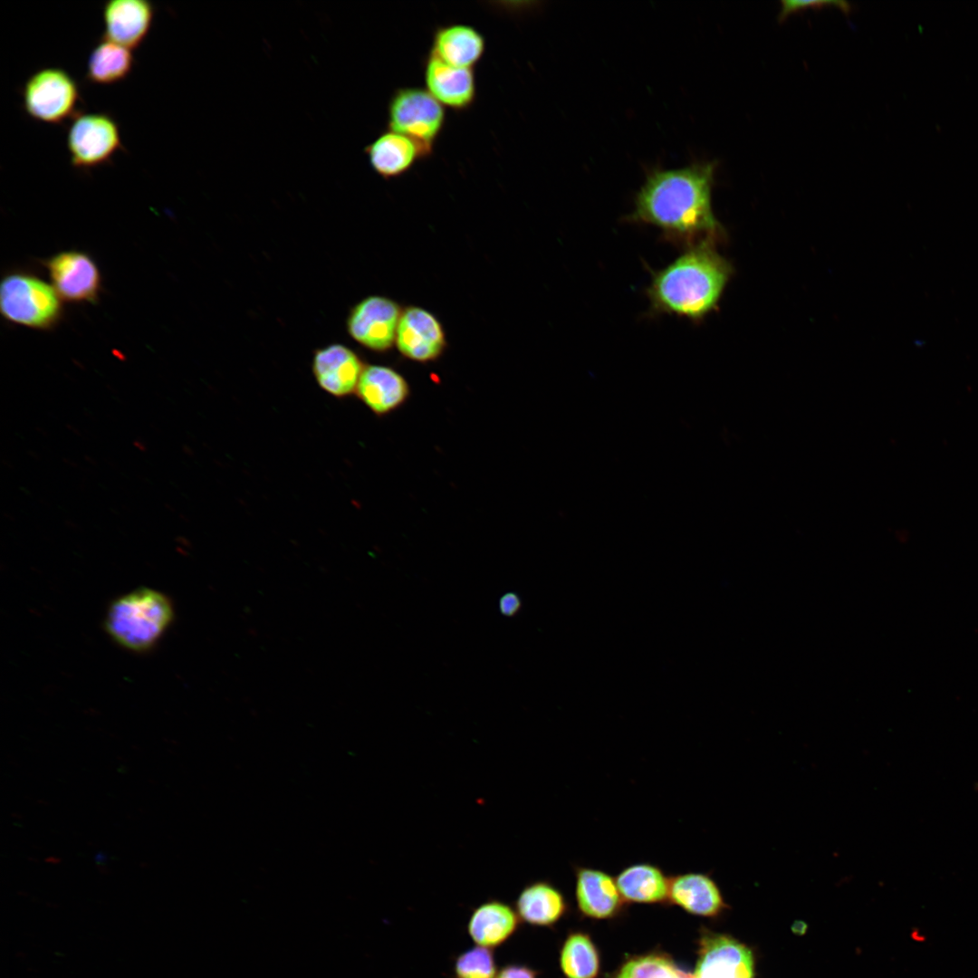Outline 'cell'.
<instances>
[{"label":"cell","mask_w":978,"mask_h":978,"mask_svg":"<svg viewBox=\"0 0 978 978\" xmlns=\"http://www.w3.org/2000/svg\"><path fill=\"white\" fill-rule=\"evenodd\" d=\"M714 168V162H701L651 171L627 220L655 226L666 239L687 246L711 240L721 233L711 201Z\"/></svg>","instance_id":"1"},{"label":"cell","mask_w":978,"mask_h":978,"mask_svg":"<svg viewBox=\"0 0 978 978\" xmlns=\"http://www.w3.org/2000/svg\"><path fill=\"white\" fill-rule=\"evenodd\" d=\"M514 908L522 921L535 926H551L567 909L562 893L547 880H536L519 893Z\"/></svg>","instance_id":"20"},{"label":"cell","mask_w":978,"mask_h":978,"mask_svg":"<svg viewBox=\"0 0 978 978\" xmlns=\"http://www.w3.org/2000/svg\"><path fill=\"white\" fill-rule=\"evenodd\" d=\"M402 309L394 300L371 295L354 305L347 318L349 335L375 352L389 350L396 341Z\"/></svg>","instance_id":"9"},{"label":"cell","mask_w":978,"mask_h":978,"mask_svg":"<svg viewBox=\"0 0 978 978\" xmlns=\"http://www.w3.org/2000/svg\"><path fill=\"white\" fill-rule=\"evenodd\" d=\"M365 364L349 347L333 343L315 350L312 371L321 389L343 398L355 394Z\"/></svg>","instance_id":"11"},{"label":"cell","mask_w":978,"mask_h":978,"mask_svg":"<svg viewBox=\"0 0 978 978\" xmlns=\"http://www.w3.org/2000/svg\"><path fill=\"white\" fill-rule=\"evenodd\" d=\"M355 394L376 416L388 415L409 398L410 387L396 369L383 365H366Z\"/></svg>","instance_id":"13"},{"label":"cell","mask_w":978,"mask_h":978,"mask_svg":"<svg viewBox=\"0 0 978 978\" xmlns=\"http://www.w3.org/2000/svg\"><path fill=\"white\" fill-rule=\"evenodd\" d=\"M615 978H692V975L679 970L665 956L649 954L626 963Z\"/></svg>","instance_id":"26"},{"label":"cell","mask_w":978,"mask_h":978,"mask_svg":"<svg viewBox=\"0 0 978 978\" xmlns=\"http://www.w3.org/2000/svg\"><path fill=\"white\" fill-rule=\"evenodd\" d=\"M495 978H538V973L528 965L509 963L498 970Z\"/></svg>","instance_id":"27"},{"label":"cell","mask_w":978,"mask_h":978,"mask_svg":"<svg viewBox=\"0 0 978 978\" xmlns=\"http://www.w3.org/2000/svg\"><path fill=\"white\" fill-rule=\"evenodd\" d=\"M623 898L637 903H664L669 900L670 877L653 863L639 862L622 868L616 877Z\"/></svg>","instance_id":"21"},{"label":"cell","mask_w":978,"mask_h":978,"mask_svg":"<svg viewBox=\"0 0 978 978\" xmlns=\"http://www.w3.org/2000/svg\"><path fill=\"white\" fill-rule=\"evenodd\" d=\"M133 62L129 49L101 38L90 53L87 78L100 84L115 83L129 74Z\"/></svg>","instance_id":"23"},{"label":"cell","mask_w":978,"mask_h":978,"mask_svg":"<svg viewBox=\"0 0 978 978\" xmlns=\"http://www.w3.org/2000/svg\"><path fill=\"white\" fill-rule=\"evenodd\" d=\"M0 312L13 324L50 331L62 321L63 305L53 285L28 271L13 270L0 282Z\"/></svg>","instance_id":"4"},{"label":"cell","mask_w":978,"mask_h":978,"mask_svg":"<svg viewBox=\"0 0 978 978\" xmlns=\"http://www.w3.org/2000/svg\"><path fill=\"white\" fill-rule=\"evenodd\" d=\"M751 951L734 939L719 935L703 937L692 978H753Z\"/></svg>","instance_id":"12"},{"label":"cell","mask_w":978,"mask_h":978,"mask_svg":"<svg viewBox=\"0 0 978 978\" xmlns=\"http://www.w3.org/2000/svg\"><path fill=\"white\" fill-rule=\"evenodd\" d=\"M154 15L146 0H112L103 6L102 38L129 50L139 47L147 36Z\"/></svg>","instance_id":"15"},{"label":"cell","mask_w":978,"mask_h":978,"mask_svg":"<svg viewBox=\"0 0 978 978\" xmlns=\"http://www.w3.org/2000/svg\"><path fill=\"white\" fill-rule=\"evenodd\" d=\"M521 606V599L514 592L503 594L499 600L500 612L506 617L516 615L520 610Z\"/></svg>","instance_id":"28"},{"label":"cell","mask_w":978,"mask_h":978,"mask_svg":"<svg viewBox=\"0 0 978 978\" xmlns=\"http://www.w3.org/2000/svg\"><path fill=\"white\" fill-rule=\"evenodd\" d=\"M520 917L511 905L490 899L476 906L467 922V933L479 946L497 948L510 940L520 926Z\"/></svg>","instance_id":"17"},{"label":"cell","mask_w":978,"mask_h":978,"mask_svg":"<svg viewBox=\"0 0 978 978\" xmlns=\"http://www.w3.org/2000/svg\"><path fill=\"white\" fill-rule=\"evenodd\" d=\"M67 146L74 168L100 166L121 148L118 124L106 114H80L69 129Z\"/></svg>","instance_id":"8"},{"label":"cell","mask_w":978,"mask_h":978,"mask_svg":"<svg viewBox=\"0 0 978 978\" xmlns=\"http://www.w3.org/2000/svg\"><path fill=\"white\" fill-rule=\"evenodd\" d=\"M24 107L34 120L58 124L72 115L79 100L75 81L60 68L42 69L26 81Z\"/></svg>","instance_id":"6"},{"label":"cell","mask_w":978,"mask_h":978,"mask_svg":"<svg viewBox=\"0 0 978 978\" xmlns=\"http://www.w3.org/2000/svg\"><path fill=\"white\" fill-rule=\"evenodd\" d=\"M395 344L406 359L428 363L438 360L446 348L443 325L430 312L417 306L402 311Z\"/></svg>","instance_id":"10"},{"label":"cell","mask_w":978,"mask_h":978,"mask_svg":"<svg viewBox=\"0 0 978 978\" xmlns=\"http://www.w3.org/2000/svg\"><path fill=\"white\" fill-rule=\"evenodd\" d=\"M650 273L646 289L650 312L696 322L716 308L732 266L711 240H705L687 246L666 267Z\"/></svg>","instance_id":"2"},{"label":"cell","mask_w":978,"mask_h":978,"mask_svg":"<svg viewBox=\"0 0 978 978\" xmlns=\"http://www.w3.org/2000/svg\"><path fill=\"white\" fill-rule=\"evenodd\" d=\"M388 127L390 131L411 139L422 157L433 151L445 121V110L427 90L398 89L388 103Z\"/></svg>","instance_id":"5"},{"label":"cell","mask_w":978,"mask_h":978,"mask_svg":"<svg viewBox=\"0 0 978 978\" xmlns=\"http://www.w3.org/2000/svg\"><path fill=\"white\" fill-rule=\"evenodd\" d=\"M41 264L62 300L98 302L102 285L101 273L89 253L79 249L63 250L42 260Z\"/></svg>","instance_id":"7"},{"label":"cell","mask_w":978,"mask_h":978,"mask_svg":"<svg viewBox=\"0 0 978 978\" xmlns=\"http://www.w3.org/2000/svg\"><path fill=\"white\" fill-rule=\"evenodd\" d=\"M430 52L451 66L472 68L484 52V39L470 25L441 26L434 34Z\"/></svg>","instance_id":"19"},{"label":"cell","mask_w":978,"mask_h":978,"mask_svg":"<svg viewBox=\"0 0 978 978\" xmlns=\"http://www.w3.org/2000/svg\"><path fill=\"white\" fill-rule=\"evenodd\" d=\"M560 963L567 978H595L599 970L598 951L590 936L582 933L566 939Z\"/></svg>","instance_id":"24"},{"label":"cell","mask_w":978,"mask_h":978,"mask_svg":"<svg viewBox=\"0 0 978 978\" xmlns=\"http://www.w3.org/2000/svg\"><path fill=\"white\" fill-rule=\"evenodd\" d=\"M369 164L384 178H392L407 172L422 157L418 146L409 138L387 131L366 149Z\"/></svg>","instance_id":"22"},{"label":"cell","mask_w":978,"mask_h":978,"mask_svg":"<svg viewBox=\"0 0 978 978\" xmlns=\"http://www.w3.org/2000/svg\"><path fill=\"white\" fill-rule=\"evenodd\" d=\"M669 901L704 916L718 915L724 907L721 890L710 873L686 872L670 876Z\"/></svg>","instance_id":"18"},{"label":"cell","mask_w":978,"mask_h":978,"mask_svg":"<svg viewBox=\"0 0 978 978\" xmlns=\"http://www.w3.org/2000/svg\"><path fill=\"white\" fill-rule=\"evenodd\" d=\"M497 972L493 949L479 945L459 954L453 964L454 978H495Z\"/></svg>","instance_id":"25"},{"label":"cell","mask_w":978,"mask_h":978,"mask_svg":"<svg viewBox=\"0 0 978 978\" xmlns=\"http://www.w3.org/2000/svg\"><path fill=\"white\" fill-rule=\"evenodd\" d=\"M133 446L141 452H145L147 450L145 444L139 439L133 441Z\"/></svg>","instance_id":"29"},{"label":"cell","mask_w":978,"mask_h":978,"mask_svg":"<svg viewBox=\"0 0 978 978\" xmlns=\"http://www.w3.org/2000/svg\"><path fill=\"white\" fill-rule=\"evenodd\" d=\"M173 617V606L166 595L140 588L110 605L105 628L118 645L130 651L144 652L158 641Z\"/></svg>","instance_id":"3"},{"label":"cell","mask_w":978,"mask_h":978,"mask_svg":"<svg viewBox=\"0 0 978 978\" xmlns=\"http://www.w3.org/2000/svg\"><path fill=\"white\" fill-rule=\"evenodd\" d=\"M427 91L442 105L462 110L471 106L475 96L473 68H457L443 62L432 52L425 64Z\"/></svg>","instance_id":"16"},{"label":"cell","mask_w":978,"mask_h":978,"mask_svg":"<svg viewBox=\"0 0 978 978\" xmlns=\"http://www.w3.org/2000/svg\"><path fill=\"white\" fill-rule=\"evenodd\" d=\"M572 869L576 901L582 914L605 919L619 912L623 897L612 876L601 869L578 864H573Z\"/></svg>","instance_id":"14"}]
</instances>
